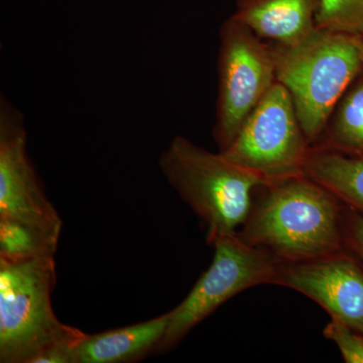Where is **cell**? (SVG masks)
<instances>
[{"label":"cell","mask_w":363,"mask_h":363,"mask_svg":"<svg viewBox=\"0 0 363 363\" xmlns=\"http://www.w3.org/2000/svg\"><path fill=\"white\" fill-rule=\"evenodd\" d=\"M344 204L304 173L262 184L238 236L279 262H306L345 250Z\"/></svg>","instance_id":"1"},{"label":"cell","mask_w":363,"mask_h":363,"mask_svg":"<svg viewBox=\"0 0 363 363\" xmlns=\"http://www.w3.org/2000/svg\"><path fill=\"white\" fill-rule=\"evenodd\" d=\"M277 81L285 86L310 145L321 138L334 107L363 70L362 39L317 28L298 44H272Z\"/></svg>","instance_id":"2"},{"label":"cell","mask_w":363,"mask_h":363,"mask_svg":"<svg viewBox=\"0 0 363 363\" xmlns=\"http://www.w3.org/2000/svg\"><path fill=\"white\" fill-rule=\"evenodd\" d=\"M164 178L207 227V242L233 235L247 220L255 191L264 179L176 136L160 157Z\"/></svg>","instance_id":"3"},{"label":"cell","mask_w":363,"mask_h":363,"mask_svg":"<svg viewBox=\"0 0 363 363\" xmlns=\"http://www.w3.org/2000/svg\"><path fill=\"white\" fill-rule=\"evenodd\" d=\"M55 257L0 259V362L35 363L48 350L85 337L55 314Z\"/></svg>","instance_id":"4"},{"label":"cell","mask_w":363,"mask_h":363,"mask_svg":"<svg viewBox=\"0 0 363 363\" xmlns=\"http://www.w3.org/2000/svg\"><path fill=\"white\" fill-rule=\"evenodd\" d=\"M218 96L213 138L225 150L277 82L271 45L233 16L220 30Z\"/></svg>","instance_id":"5"},{"label":"cell","mask_w":363,"mask_h":363,"mask_svg":"<svg viewBox=\"0 0 363 363\" xmlns=\"http://www.w3.org/2000/svg\"><path fill=\"white\" fill-rule=\"evenodd\" d=\"M212 247L209 269L185 300L169 312L166 334L157 351L173 348L229 298L252 286L276 283L283 262L267 250L247 245L238 233L218 238Z\"/></svg>","instance_id":"6"},{"label":"cell","mask_w":363,"mask_h":363,"mask_svg":"<svg viewBox=\"0 0 363 363\" xmlns=\"http://www.w3.org/2000/svg\"><path fill=\"white\" fill-rule=\"evenodd\" d=\"M311 147L290 92L277 81L220 152L267 182L302 174Z\"/></svg>","instance_id":"7"},{"label":"cell","mask_w":363,"mask_h":363,"mask_svg":"<svg viewBox=\"0 0 363 363\" xmlns=\"http://www.w3.org/2000/svg\"><path fill=\"white\" fill-rule=\"evenodd\" d=\"M0 217L18 219L61 235V217L45 196L28 150L20 112L0 107Z\"/></svg>","instance_id":"8"},{"label":"cell","mask_w":363,"mask_h":363,"mask_svg":"<svg viewBox=\"0 0 363 363\" xmlns=\"http://www.w3.org/2000/svg\"><path fill=\"white\" fill-rule=\"evenodd\" d=\"M274 285L311 298L363 335V264L348 250L306 262L281 264Z\"/></svg>","instance_id":"9"},{"label":"cell","mask_w":363,"mask_h":363,"mask_svg":"<svg viewBox=\"0 0 363 363\" xmlns=\"http://www.w3.org/2000/svg\"><path fill=\"white\" fill-rule=\"evenodd\" d=\"M321 0H238L233 16L260 39L292 45L317 30Z\"/></svg>","instance_id":"10"},{"label":"cell","mask_w":363,"mask_h":363,"mask_svg":"<svg viewBox=\"0 0 363 363\" xmlns=\"http://www.w3.org/2000/svg\"><path fill=\"white\" fill-rule=\"evenodd\" d=\"M169 313L130 326L86 334L74 352L75 363L135 362L157 351L169 324Z\"/></svg>","instance_id":"11"},{"label":"cell","mask_w":363,"mask_h":363,"mask_svg":"<svg viewBox=\"0 0 363 363\" xmlns=\"http://www.w3.org/2000/svg\"><path fill=\"white\" fill-rule=\"evenodd\" d=\"M303 173L328 190L345 206L363 215V157L311 147Z\"/></svg>","instance_id":"12"},{"label":"cell","mask_w":363,"mask_h":363,"mask_svg":"<svg viewBox=\"0 0 363 363\" xmlns=\"http://www.w3.org/2000/svg\"><path fill=\"white\" fill-rule=\"evenodd\" d=\"M313 147L363 157V70L339 99L321 138Z\"/></svg>","instance_id":"13"},{"label":"cell","mask_w":363,"mask_h":363,"mask_svg":"<svg viewBox=\"0 0 363 363\" xmlns=\"http://www.w3.org/2000/svg\"><path fill=\"white\" fill-rule=\"evenodd\" d=\"M60 234L18 219L0 217V259L18 262L55 257Z\"/></svg>","instance_id":"14"},{"label":"cell","mask_w":363,"mask_h":363,"mask_svg":"<svg viewBox=\"0 0 363 363\" xmlns=\"http://www.w3.org/2000/svg\"><path fill=\"white\" fill-rule=\"evenodd\" d=\"M317 28L363 35V0H321Z\"/></svg>","instance_id":"15"},{"label":"cell","mask_w":363,"mask_h":363,"mask_svg":"<svg viewBox=\"0 0 363 363\" xmlns=\"http://www.w3.org/2000/svg\"><path fill=\"white\" fill-rule=\"evenodd\" d=\"M324 336L338 346L344 362L363 363V335L347 324L331 319L324 329Z\"/></svg>","instance_id":"16"},{"label":"cell","mask_w":363,"mask_h":363,"mask_svg":"<svg viewBox=\"0 0 363 363\" xmlns=\"http://www.w3.org/2000/svg\"><path fill=\"white\" fill-rule=\"evenodd\" d=\"M343 229L346 250L363 264V215L350 207H344Z\"/></svg>","instance_id":"17"},{"label":"cell","mask_w":363,"mask_h":363,"mask_svg":"<svg viewBox=\"0 0 363 363\" xmlns=\"http://www.w3.org/2000/svg\"><path fill=\"white\" fill-rule=\"evenodd\" d=\"M362 49H363V40H362Z\"/></svg>","instance_id":"18"},{"label":"cell","mask_w":363,"mask_h":363,"mask_svg":"<svg viewBox=\"0 0 363 363\" xmlns=\"http://www.w3.org/2000/svg\"><path fill=\"white\" fill-rule=\"evenodd\" d=\"M362 40H363V35H362Z\"/></svg>","instance_id":"19"}]
</instances>
